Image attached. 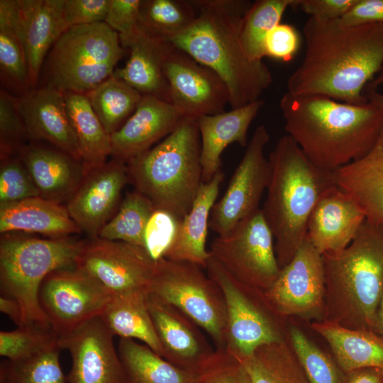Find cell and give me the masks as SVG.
Returning a JSON list of instances; mask_svg holds the SVG:
<instances>
[{
  "label": "cell",
  "instance_id": "obj_32",
  "mask_svg": "<svg viewBox=\"0 0 383 383\" xmlns=\"http://www.w3.org/2000/svg\"><path fill=\"white\" fill-rule=\"evenodd\" d=\"M118 353L123 367L122 383H198L199 371L173 365L135 340L120 338Z\"/></svg>",
  "mask_w": 383,
  "mask_h": 383
},
{
  "label": "cell",
  "instance_id": "obj_51",
  "mask_svg": "<svg viewBox=\"0 0 383 383\" xmlns=\"http://www.w3.org/2000/svg\"><path fill=\"white\" fill-rule=\"evenodd\" d=\"M341 19L350 25L383 24V0H357Z\"/></svg>",
  "mask_w": 383,
  "mask_h": 383
},
{
  "label": "cell",
  "instance_id": "obj_28",
  "mask_svg": "<svg viewBox=\"0 0 383 383\" xmlns=\"http://www.w3.org/2000/svg\"><path fill=\"white\" fill-rule=\"evenodd\" d=\"M224 173L220 170L208 182H202L188 213L183 218L173 243L164 258L196 264L204 270L210 256L206 249L209 221Z\"/></svg>",
  "mask_w": 383,
  "mask_h": 383
},
{
  "label": "cell",
  "instance_id": "obj_52",
  "mask_svg": "<svg viewBox=\"0 0 383 383\" xmlns=\"http://www.w3.org/2000/svg\"><path fill=\"white\" fill-rule=\"evenodd\" d=\"M344 383H383V370L364 368L347 372Z\"/></svg>",
  "mask_w": 383,
  "mask_h": 383
},
{
  "label": "cell",
  "instance_id": "obj_46",
  "mask_svg": "<svg viewBox=\"0 0 383 383\" xmlns=\"http://www.w3.org/2000/svg\"><path fill=\"white\" fill-rule=\"evenodd\" d=\"M141 0H109L104 22L119 36L123 48L141 33L140 6Z\"/></svg>",
  "mask_w": 383,
  "mask_h": 383
},
{
  "label": "cell",
  "instance_id": "obj_3",
  "mask_svg": "<svg viewBox=\"0 0 383 383\" xmlns=\"http://www.w3.org/2000/svg\"><path fill=\"white\" fill-rule=\"evenodd\" d=\"M196 18L168 42L213 70L229 92V105L237 109L260 99L272 82L262 60H251L240 40L242 20L252 2L246 0H195Z\"/></svg>",
  "mask_w": 383,
  "mask_h": 383
},
{
  "label": "cell",
  "instance_id": "obj_15",
  "mask_svg": "<svg viewBox=\"0 0 383 383\" xmlns=\"http://www.w3.org/2000/svg\"><path fill=\"white\" fill-rule=\"evenodd\" d=\"M162 67L170 103L184 117L196 119L225 111L229 92L213 70L168 41L165 43Z\"/></svg>",
  "mask_w": 383,
  "mask_h": 383
},
{
  "label": "cell",
  "instance_id": "obj_19",
  "mask_svg": "<svg viewBox=\"0 0 383 383\" xmlns=\"http://www.w3.org/2000/svg\"><path fill=\"white\" fill-rule=\"evenodd\" d=\"M148 304L163 358L179 367L199 371L214 357L216 350L187 316L148 293Z\"/></svg>",
  "mask_w": 383,
  "mask_h": 383
},
{
  "label": "cell",
  "instance_id": "obj_53",
  "mask_svg": "<svg viewBox=\"0 0 383 383\" xmlns=\"http://www.w3.org/2000/svg\"><path fill=\"white\" fill-rule=\"evenodd\" d=\"M0 311L6 314L18 327L22 326V311L18 302L8 296H0Z\"/></svg>",
  "mask_w": 383,
  "mask_h": 383
},
{
  "label": "cell",
  "instance_id": "obj_45",
  "mask_svg": "<svg viewBox=\"0 0 383 383\" xmlns=\"http://www.w3.org/2000/svg\"><path fill=\"white\" fill-rule=\"evenodd\" d=\"M181 221L172 213L155 208L143 235L144 248L155 261L164 257L176 238Z\"/></svg>",
  "mask_w": 383,
  "mask_h": 383
},
{
  "label": "cell",
  "instance_id": "obj_50",
  "mask_svg": "<svg viewBox=\"0 0 383 383\" xmlns=\"http://www.w3.org/2000/svg\"><path fill=\"white\" fill-rule=\"evenodd\" d=\"M357 0H295L292 8L321 20L342 18Z\"/></svg>",
  "mask_w": 383,
  "mask_h": 383
},
{
  "label": "cell",
  "instance_id": "obj_20",
  "mask_svg": "<svg viewBox=\"0 0 383 383\" xmlns=\"http://www.w3.org/2000/svg\"><path fill=\"white\" fill-rule=\"evenodd\" d=\"M28 138L50 143L82 162L79 145L71 126L64 91L40 86L16 97Z\"/></svg>",
  "mask_w": 383,
  "mask_h": 383
},
{
  "label": "cell",
  "instance_id": "obj_34",
  "mask_svg": "<svg viewBox=\"0 0 383 383\" xmlns=\"http://www.w3.org/2000/svg\"><path fill=\"white\" fill-rule=\"evenodd\" d=\"M67 113L85 170L101 165L111 154V138L85 94L64 91Z\"/></svg>",
  "mask_w": 383,
  "mask_h": 383
},
{
  "label": "cell",
  "instance_id": "obj_2",
  "mask_svg": "<svg viewBox=\"0 0 383 383\" xmlns=\"http://www.w3.org/2000/svg\"><path fill=\"white\" fill-rule=\"evenodd\" d=\"M279 109L287 135L312 162L331 172L365 155L383 128V112L369 101L357 105L287 91Z\"/></svg>",
  "mask_w": 383,
  "mask_h": 383
},
{
  "label": "cell",
  "instance_id": "obj_10",
  "mask_svg": "<svg viewBox=\"0 0 383 383\" xmlns=\"http://www.w3.org/2000/svg\"><path fill=\"white\" fill-rule=\"evenodd\" d=\"M205 270L226 301L227 353L242 362L260 347L284 340L277 320L280 316L270 307L264 292L236 279L211 254Z\"/></svg>",
  "mask_w": 383,
  "mask_h": 383
},
{
  "label": "cell",
  "instance_id": "obj_48",
  "mask_svg": "<svg viewBox=\"0 0 383 383\" xmlns=\"http://www.w3.org/2000/svg\"><path fill=\"white\" fill-rule=\"evenodd\" d=\"M109 0H64L62 21L70 28L104 22Z\"/></svg>",
  "mask_w": 383,
  "mask_h": 383
},
{
  "label": "cell",
  "instance_id": "obj_41",
  "mask_svg": "<svg viewBox=\"0 0 383 383\" xmlns=\"http://www.w3.org/2000/svg\"><path fill=\"white\" fill-rule=\"evenodd\" d=\"M55 348H60L59 335L52 327L30 324L0 332V355L9 360H24Z\"/></svg>",
  "mask_w": 383,
  "mask_h": 383
},
{
  "label": "cell",
  "instance_id": "obj_22",
  "mask_svg": "<svg viewBox=\"0 0 383 383\" xmlns=\"http://www.w3.org/2000/svg\"><path fill=\"white\" fill-rule=\"evenodd\" d=\"M184 116L171 104L143 96L136 110L111 135L114 160L126 163L168 135Z\"/></svg>",
  "mask_w": 383,
  "mask_h": 383
},
{
  "label": "cell",
  "instance_id": "obj_8",
  "mask_svg": "<svg viewBox=\"0 0 383 383\" xmlns=\"http://www.w3.org/2000/svg\"><path fill=\"white\" fill-rule=\"evenodd\" d=\"M123 54L118 34L105 22L70 28L47 55L41 86L85 94L113 75Z\"/></svg>",
  "mask_w": 383,
  "mask_h": 383
},
{
  "label": "cell",
  "instance_id": "obj_39",
  "mask_svg": "<svg viewBox=\"0 0 383 383\" xmlns=\"http://www.w3.org/2000/svg\"><path fill=\"white\" fill-rule=\"evenodd\" d=\"M295 0H257L251 4L240 26V40L247 55L252 60L266 56L265 40L279 23L285 11Z\"/></svg>",
  "mask_w": 383,
  "mask_h": 383
},
{
  "label": "cell",
  "instance_id": "obj_18",
  "mask_svg": "<svg viewBox=\"0 0 383 383\" xmlns=\"http://www.w3.org/2000/svg\"><path fill=\"white\" fill-rule=\"evenodd\" d=\"M128 181L126 165L116 160L86 170L66 207L80 231L90 239L98 238L113 216Z\"/></svg>",
  "mask_w": 383,
  "mask_h": 383
},
{
  "label": "cell",
  "instance_id": "obj_56",
  "mask_svg": "<svg viewBox=\"0 0 383 383\" xmlns=\"http://www.w3.org/2000/svg\"><path fill=\"white\" fill-rule=\"evenodd\" d=\"M383 85V67L378 74L369 82L365 88L366 89L377 90V88Z\"/></svg>",
  "mask_w": 383,
  "mask_h": 383
},
{
  "label": "cell",
  "instance_id": "obj_11",
  "mask_svg": "<svg viewBox=\"0 0 383 383\" xmlns=\"http://www.w3.org/2000/svg\"><path fill=\"white\" fill-rule=\"evenodd\" d=\"M209 252L236 279L262 292L274 284L281 270L274 236L261 209L214 238Z\"/></svg>",
  "mask_w": 383,
  "mask_h": 383
},
{
  "label": "cell",
  "instance_id": "obj_38",
  "mask_svg": "<svg viewBox=\"0 0 383 383\" xmlns=\"http://www.w3.org/2000/svg\"><path fill=\"white\" fill-rule=\"evenodd\" d=\"M154 209L152 201L138 190L128 192L116 213L100 231L98 238L123 241L144 248V231Z\"/></svg>",
  "mask_w": 383,
  "mask_h": 383
},
{
  "label": "cell",
  "instance_id": "obj_25",
  "mask_svg": "<svg viewBox=\"0 0 383 383\" xmlns=\"http://www.w3.org/2000/svg\"><path fill=\"white\" fill-rule=\"evenodd\" d=\"M19 157L40 196L59 204L69 201L86 174L82 162L55 147L26 145Z\"/></svg>",
  "mask_w": 383,
  "mask_h": 383
},
{
  "label": "cell",
  "instance_id": "obj_43",
  "mask_svg": "<svg viewBox=\"0 0 383 383\" xmlns=\"http://www.w3.org/2000/svg\"><path fill=\"white\" fill-rule=\"evenodd\" d=\"M28 137L17 105L16 97L0 90V154L1 160L14 156L26 145Z\"/></svg>",
  "mask_w": 383,
  "mask_h": 383
},
{
  "label": "cell",
  "instance_id": "obj_42",
  "mask_svg": "<svg viewBox=\"0 0 383 383\" xmlns=\"http://www.w3.org/2000/svg\"><path fill=\"white\" fill-rule=\"evenodd\" d=\"M290 345L310 383H344L345 373L299 328H289Z\"/></svg>",
  "mask_w": 383,
  "mask_h": 383
},
{
  "label": "cell",
  "instance_id": "obj_21",
  "mask_svg": "<svg viewBox=\"0 0 383 383\" xmlns=\"http://www.w3.org/2000/svg\"><path fill=\"white\" fill-rule=\"evenodd\" d=\"M365 220L355 202L335 184L314 206L306 238L321 255L339 252L350 245Z\"/></svg>",
  "mask_w": 383,
  "mask_h": 383
},
{
  "label": "cell",
  "instance_id": "obj_44",
  "mask_svg": "<svg viewBox=\"0 0 383 383\" xmlns=\"http://www.w3.org/2000/svg\"><path fill=\"white\" fill-rule=\"evenodd\" d=\"M40 196L20 157L1 160L0 203H11Z\"/></svg>",
  "mask_w": 383,
  "mask_h": 383
},
{
  "label": "cell",
  "instance_id": "obj_5",
  "mask_svg": "<svg viewBox=\"0 0 383 383\" xmlns=\"http://www.w3.org/2000/svg\"><path fill=\"white\" fill-rule=\"evenodd\" d=\"M322 260L324 321L375 332L383 297V227L365 220L348 246L323 254Z\"/></svg>",
  "mask_w": 383,
  "mask_h": 383
},
{
  "label": "cell",
  "instance_id": "obj_55",
  "mask_svg": "<svg viewBox=\"0 0 383 383\" xmlns=\"http://www.w3.org/2000/svg\"><path fill=\"white\" fill-rule=\"evenodd\" d=\"M375 332L383 336V297L377 310Z\"/></svg>",
  "mask_w": 383,
  "mask_h": 383
},
{
  "label": "cell",
  "instance_id": "obj_47",
  "mask_svg": "<svg viewBox=\"0 0 383 383\" xmlns=\"http://www.w3.org/2000/svg\"><path fill=\"white\" fill-rule=\"evenodd\" d=\"M198 383H252L243 364L226 350H216L214 357L199 370Z\"/></svg>",
  "mask_w": 383,
  "mask_h": 383
},
{
  "label": "cell",
  "instance_id": "obj_6",
  "mask_svg": "<svg viewBox=\"0 0 383 383\" xmlns=\"http://www.w3.org/2000/svg\"><path fill=\"white\" fill-rule=\"evenodd\" d=\"M129 181L153 204L182 220L202 183L196 118L184 117L157 145L126 162Z\"/></svg>",
  "mask_w": 383,
  "mask_h": 383
},
{
  "label": "cell",
  "instance_id": "obj_13",
  "mask_svg": "<svg viewBox=\"0 0 383 383\" xmlns=\"http://www.w3.org/2000/svg\"><path fill=\"white\" fill-rule=\"evenodd\" d=\"M270 139L264 125L258 126L246 146L221 199L213 205L209 228L218 235L229 232L239 221L258 210L271 174L264 150Z\"/></svg>",
  "mask_w": 383,
  "mask_h": 383
},
{
  "label": "cell",
  "instance_id": "obj_27",
  "mask_svg": "<svg viewBox=\"0 0 383 383\" xmlns=\"http://www.w3.org/2000/svg\"><path fill=\"white\" fill-rule=\"evenodd\" d=\"M23 231L50 238H67L81 231L66 206L41 196L11 203H0L1 234Z\"/></svg>",
  "mask_w": 383,
  "mask_h": 383
},
{
  "label": "cell",
  "instance_id": "obj_12",
  "mask_svg": "<svg viewBox=\"0 0 383 383\" xmlns=\"http://www.w3.org/2000/svg\"><path fill=\"white\" fill-rule=\"evenodd\" d=\"M75 267L116 295L148 291L156 261L142 247L96 238L84 241Z\"/></svg>",
  "mask_w": 383,
  "mask_h": 383
},
{
  "label": "cell",
  "instance_id": "obj_16",
  "mask_svg": "<svg viewBox=\"0 0 383 383\" xmlns=\"http://www.w3.org/2000/svg\"><path fill=\"white\" fill-rule=\"evenodd\" d=\"M264 296L280 317L297 316L321 319L325 316L326 283L322 255L306 238L292 260L281 269Z\"/></svg>",
  "mask_w": 383,
  "mask_h": 383
},
{
  "label": "cell",
  "instance_id": "obj_35",
  "mask_svg": "<svg viewBox=\"0 0 383 383\" xmlns=\"http://www.w3.org/2000/svg\"><path fill=\"white\" fill-rule=\"evenodd\" d=\"M241 362L252 383H310L291 345L285 340L260 347Z\"/></svg>",
  "mask_w": 383,
  "mask_h": 383
},
{
  "label": "cell",
  "instance_id": "obj_40",
  "mask_svg": "<svg viewBox=\"0 0 383 383\" xmlns=\"http://www.w3.org/2000/svg\"><path fill=\"white\" fill-rule=\"evenodd\" d=\"M60 350L55 348L24 360L1 362L0 383H66Z\"/></svg>",
  "mask_w": 383,
  "mask_h": 383
},
{
  "label": "cell",
  "instance_id": "obj_33",
  "mask_svg": "<svg viewBox=\"0 0 383 383\" xmlns=\"http://www.w3.org/2000/svg\"><path fill=\"white\" fill-rule=\"evenodd\" d=\"M0 78L1 89L16 97L32 89L15 0L0 1Z\"/></svg>",
  "mask_w": 383,
  "mask_h": 383
},
{
  "label": "cell",
  "instance_id": "obj_26",
  "mask_svg": "<svg viewBox=\"0 0 383 383\" xmlns=\"http://www.w3.org/2000/svg\"><path fill=\"white\" fill-rule=\"evenodd\" d=\"M333 174L337 187L355 202L365 219L383 227V128L365 155Z\"/></svg>",
  "mask_w": 383,
  "mask_h": 383
},
{
  "label": "cell",
  "instance_id": "obj_49",
  "mask_svg": "<svg viewBox=\"0 0 383 383\" xmlns=\"http://www.w3.org/2000/svg\"><path fill=\"white\" fill-rule=\"evenodd\" d=\"M299 45V36L296 28L292 25L280 23L266 38V56L288 62L296 53Z\"/></svg>",
  "mask_w": 383,
  "mask_h": 383
},
{
  "label": "cell",
  "instance_id": "obj_54",
  "mask_svg": "<svg viewBox=\"0 0 383 383\" xmlns=\"http://www.w3.org/2000/svg\"><path fill=\"white\" fill-rule=\"evenodd\" d=\"M365 95L367 101L379 107L383 112V94L377 90H365Z\"/></svg>",
  "mask_w": 383,
  "mask_h": 383
},
{
  "label": "cell",
  "instance_id": "obj_29",
  "mask_svg": "<svg viewBox=\"0 0 383 383\" xmlns=\"http://www.w3.org/2000/svg\"><path fill=\"white\" fill-rule=\"evenodd\" d=\"M311 328L328 342L344 373L364 368L383 370V336L379 334L328 321L314 323Z\"/></svg>",
  "mask_w": 383,
  "mask_h": 383
},
{
  "label": "cell",
  "instance_id": "obj_36",
  "mask_svg": "<svg viewBox=\"0 0 383 383\" xmlns=\"http://www.w3.org/2000/svg\"><path fill=\"white\" fill-rule=\"evenodd\" d=\"M85 94L111 135L129 119L143 97L136 89L113 75Z\"/></svg>",
  "mask_w": 383,
  "mask_h": 383
},
{
  "label": "cell",
  "instance_id": "obj_23",
  "mask_svg": "<svg viewBox=\"0 0 383 383\" xmlns=\"http://www.w3.org/2000/svg\"><path fill=\"white\" fill-rule=\"evenodd\" d=\"M64 0H15L18 27L23 41L32 89L37 88L50 49L65 31Z\"/></svg>",
  "mask_w": 383,
  "mask_h": 383
},
{
  "label": "cell",
  "instance_id": "obj_17",
  "mask_svg": "<svg viewBox=\"0 0 383 383\" xmlns=\"http://www.w3.org/2000/svg\"><path fill=\"white\" fill-rule=\"evenodd\" d=\"M113 335L99 316L59 336L60 349L70 354L68 383H122L123 367Z\"/></svg>",
  "mask_w": 383,
  "mask_h": 383
},
{
  "label": "cell",
  "instance_id": "obj_37",
  "mask_svg": "<svg viewBox=\"0 0 383 383\" xmlns=\"http://www.w3.org/2000/svg\"><path fill=\"white\" fill-rule=\"evenodd\" d=\"M196 16L192 1L141 0L139 24L149 37L169 41L192 26Z\"/></svg>",
  "mask_w": 383,
  "mask_h": 383
},
{
  "label": "cell",
  "instance_id": "obj_31",
  "mask_svg": "<svg viewBox=\"0 0 383 383\" xmlns=\"http://www.w3.org/2000/svg\"><path fill=\"white\" fill-rule=\"evenodd\" d=\"M146 290L113 295L99 317L113 335L138 340L162 357V349L150 316Z\"/></svg>",
  "mask_w": 383,
  "mask_h": 383
},
{
  "label": "cell",
  "instance_id": "obj_4",
  "mask_svg": "<svg viewBox=\"0 0 383 383\" xmlns=\"http://www.w3.org/2000/svg\"><path fill=\"white\" fill-rule=\"evenodd\" d=\"M271 174L262 209L282 269L306 239L309 216L322 194L335 185L333 172L312 162L288 135L268 157Z\"/></svg>",
  "mask_w": 383,
  "mask_h": 383
},
{
  "label": "cell",
  "instance_id": "obj_24",
  "mask_svg": "<svg viewBox=\"0 0 383 383\" xmlns=\"http://www.w3.org/2000/svg\"><path fill=\"white\" fill-rule=\"evenodd\" d=\"M264 101L259 99L242 107L196 118L201 139L202 182H209L221 170V154L231 143L248 145V132Z\"/></svg>",
  "mask_w": 383,
  "mask_h": 383
},
{
  "label": "cell",
  "instance_id": "obj_9",
  "mask_svg": "<svg viewBox=\"0 0 383 383\" xmlns=\"http://www.w3.org/2000/svg\"><path fill=\"white\" fill-rule=\"evenodd\" d=\"M194 263L161 258L148 294L169 304L195 322L216 350L226 346V306L218 285Z\"/></svg>",
  "mask_w": 383,
  "mask_h": 383
},
{
  "label": "cell",
  "instance_id": "obj_1",
  "mask_svg": "<svg viewBox=\"0 0 383 383\" xmlns=\"http://www.w3.org/2000/svg\"><path fill=\"white\" fill-rule=\"evenodd\" d=\"M303 33L304 58L287 80V91L366 104L365 89L383 67V24L309 17Z\"/></svg>",
  "mask_w": 383,
  "mask_h": 383
},
{
  "label": "cell",
  "instance_id": "obj_14",
  "mask_svg": "<svg viewBox=\"0 0 383 383\" xmlns=\"http://www.w3.org/2000/svg\"><path fill=\"white\" fill-rule=\"evenodd\" d=\"M112 296L73 267L48 274L40 288L39 301L52 328L60 336L99 316Z\"/></svg>",
  "mask_w": 383,
  "mask_h": 383
},
{
  "label": "cell",
  "instance_id": "obj_30",
  "mask_svg": "<svg viewBox=\"0 0 383 383\" xmlns=\"http://www.w3.org/2000/svg\"><path fill=\"white\" fill-rule=\"evenodd\" d=\"M165 43L142 31L128 47L130 57L126 64L116 69L113 75L143 96H154L170 103L169 86L162 67Z\"/></svg>",
  "mask_w": 383,
  "mask_h": 383
},
{
  "label": "cell",
  "instance_id": "obj_7",
  "mask_svg": "<svg viewBox=\"0 0 383 383\" xmlns=\"http://www.w3.org/2000/svg\"><path fill=\"white\" fill-rule=\"evenodd\" d=\"M84 241L67 238H40L8 233L0 240L1 296L16 300L22 326L51 327L43 312L39 292L51 272L75 267Z\"/></svg>",
  "mask_w": 383,
  "mask_h": 383
}]
</instances>
